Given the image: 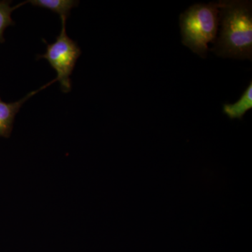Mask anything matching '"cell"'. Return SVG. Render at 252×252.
<instances>
[{
	"label": "cell",
	"mask_w": 252,
	"mask_h": 252,
	"mask_svg": "<svg viewBox=\"0 0 252 252\" xmlns=\"http://www.w3.org/2000/svg\"><path fill=\"white\" fill-rule=\"evenodd\" d=\"M252 109V81L244 91L240 98L233 104H223V112L230 119L241 120L247 112Z\"/></svg>",
	"instance_id": "obj_5"
},
{
	"label": "cell",
	"mask_w": 252,
	"mask_h": 252,
	"mask_svg": "<svg viewBox=\"0 0 252 252\" xmlns=\"http://www.w3.org/2000/svg\"><path fill=\"white\" fill-rule=\"evenodd\" d=\"M26 2L51 10L57 13L61 19L65 20L69 17L71 10L79 4V1L75 0H31Z\"/></svg>",
	"instance_id": "obj_6"
},
{
	"label": "cell",
	"mask_w": 252,
	"mask_h": 252,
	"mask_svg": "<svg viewBox=\"0 0 252 252\" xmlns=\"http://www.w3.org/2000/svg\"><path fill=\"white\" fill-rule=\"evenodd\" d=\"M62 20V30L53 44H47L45 54L38 56L49 62L51 67L57 72L55 79L59 81L63 93L70 92L72 89L70 76L75 67L76 63L81 56V51L76 41H73L66 32V21Z\"/></svg>",
	"instance_id": "obj_3"
},
{
	"label": "cell",
	"mask_w": 252,
	"mask_h": 252,
	"mask_svg": "<svg viewBox=\"0 0 252 252\" xmlns=\"http://www.w3.org/2000/svg\"><path fill=\"white\" fill-rule=\"evenodd\" d=\"M220 35L211 49L217 56L252 61V1H220Z\"/></svg>",
	"instance_id": "obj_1"
},
{
	"label": "cell",
	"mask_w": 252,
	"mask_h": 252,
	"mask_svg": "<svg viewBox=\"0 0 252 252\" xmlns=\"http://www.w3.org/2000/svg\"><path fill=\"white\" fill-rule=\"evenodd\" d=\"M220 8V1L200 3L192 5L180 14L182 44L202 59H206L209 44L216 41Z\"/></svg>",
	"instance_id": "obj_2"
},
{
	"label": "cell",
	"mask_w": 252,
	"mask_h": 252,
	"mask_svg": "<svg viewBox=\"0 0 252 252\" xmlns=\"http://www.w3.org/2000/svg\"><path fill=\"white\" fill-rule=\"evenodd\" d=\"M10 4L11 1H0V42L1 43L5 41L3 36L5 29L10 26L14 25V22L11 18V13L16 8L24 4V2L16 5L14 7H11Z\"/></svg>",
	"instance_id": "obj_7"
},
{
	"label": "cell",
	"mask_w": 252,
	"mask_h": 252,
	"mask_svg": "<svg viewBox=\"0 0 252 252\" xmlns=\"http://www.w3.org/2000/svg\"><path fill=\"white\" fill-rule=\"evenodd\" d=\"M54 81H56L55 79L49 84H46V85L43 86L41 89H38L37 91L30 93L26 97L20 99L17 102L6 103V102H3L1 97H0V137H4L6 138L10 137L13 130L15 117H16L17 113L19 112L20 109L22 107L23 104L28 99L31 98L32 96L45 89L47 86L51 85Z\"/></svg>",
	"instance_id": "obj_4"
}]
</instances>
